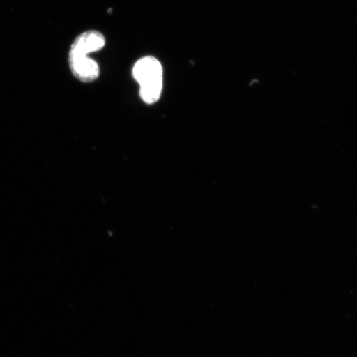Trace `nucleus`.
I'll return each mask as SVG.
<instances>
[{"mask_svg":"<svg viewBox=\"0 0 357 357\" xmlns=\"http://www.w3.org/2000/svg\"><path fill=\"white\" fill-rule=\"evenodd\" d=\"M105 46V38L96 30H89L78 36L71 47L79 49L87 53L100 51Z\"/></svg>","mask_w":357,"mask_h":357,"instance_id":"nucleus-3","label":"nucleus"},{"mask_svg":"<svg viewBox=\"0 0 357 357\" xmlns=\"http://www.w3.org/2000/svg\"><path fill=\"white\" fill-rule=\"evenodd\" d=\"M132 75L140 86V96L146 104L160 100L163 88V68L159 60L146 56L138 60L132 68Z\"/></svg>","mask_w":357,"mask_h":357,"instance_id":"nucleus-1","label":"nucleus"},{"mask_svg":"<svg viewBox=\"0 0 357 357\" xmlns=\"http://www.w3.org/2000/svg\"><path fill=\"white\" fill-rule=\"evenodd\" d=\"M89 53L70 47L68 61L71 73L80 82L91 83L100 77V66L88 56Z\"/></svg>","mask_w":357,"mask_h":357,"instance_id":"nucleus-2","label":"nucleus"}]
</instances>
